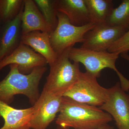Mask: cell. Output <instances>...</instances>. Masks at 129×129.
I'll return each instance as SVG.
<instances>
[{
	"label": "cell",
	"mask_w": 129,
	"mask_h": 129,
	"mask_svg": "<svg viewBox=\"0 0 129 129\" xmlns=\"http://www.w3.org/2000/svg\"><path fill=\"white\" fill-rule=\"evenodd\" d=\"M68 48L50 64V71L42 91L62 96L78 81L81 72L79 63H72L69 57Z\"/></svg>",
	"instance_id": "3"
},
{
	"label": "cell",
	"mask_w": 129,
	"mask_h": 129,
	"mask_svg": "<svg viewBox=\"0 0 129 129\" xmlns=\"http://www.w3.org/2000/svg\"><path fill=\"white\" fill-rule=\"evenodd\" d=\"M24 0H0V23L13 20L24 8Z\"/></svg>",
	"instance_id": "18"
},
{
	"label": "cell",
	"mask_w": 129,
	"mask_h": 129,
	"mask_svg": "<svg viewBox=\"0 0 129 129\" xmlns=\"http://www.w3.org/2000/svg\"><path fill=\"white\" fill-rule=\"evenodd\" d=\"M109 89L108 99L99 107L111 115L118 129H129V94L122 89L119 82Z\"/></svg>",
	"instance_id": "7"
},
{
	"label": "cell",
	"mask_w": 129,
	"mask_h": 129,
	"mask_svg": "<svg viewBox=\"0 0 129 129\" xmlns=\"http://www.w3.org/2000/svg\"><path fill=\"white\" fill-rule=\"evenodd\" d=\"M91 23L95 25L106 23L114 8L111 0H85Z\"/></svg>",
	"instance_id": "16"
},
{
	"label": "cell",
	"mask_w": 129,
	"mask_h": 129,
	"mask_svg": "<svg viewBox=\"0 0 129 129\" xmlns=\"http://www.w3.org/2000/svg\"><path fill=\"white\" fill-rule=\"evenodd\" d=\"M34 107L18 109L0 101V117L4 124L0 129H31L30 127Z\"/></svg>",
	"instance_id": "12"
},
{
	"label": "cell",
	"mask_w": 129,
	"mask_h": 129,
	"mask_svg": "<svg viewBox=\"0 0 129 129\" xmlns=\"http://www.w3.org/2000/svg\"><path fill=\"white\" fill-rule=\"evenodd\" d=\"M58 23L55 30L50 34L52 47L58 56L76 43H82L85 35L95 25L89 23L82 26L73 25L65 14L58 12Z\"/></svg>",
	"instance_id": "6"
},
{
	"label": "cell",
	"mask_w": 129,
	"mask_h": 129,
	"mask_svg": "<svg viewBox=\"0 0 129 129\" xmlns=\"http://www.w3.org/2000/svg\"><path fill=\"white\" fill-rule=\"evenodd\" d=\"M129 51V30L111 46L108 51L119 54L128 53Z\"/></svg>",
	"instance_id": "20"
},
{
	"label": "cell",
	"mask_w": 129,
	"mask_h": 129,
	"mask_svg": "<svg viewBox=\"0 0 129 129\" xmlns=\"http://www.w3.org/2000/svg\"><path fill=\"white\" fill-rule=\"evenodd\" d=\"M57 129H70V128H64L57 125ZM98 129H114V127L108 124L105 125Z\"/></svg>",
	"instance_id": "21"
},
{
	"label": "cell",
	"mask_w": 129,
	"mask_h": 129,
	"mask_svg": "<svg viewBox=\"0 0 129 129\" xmlns=\"http://www.w3.org/2000/svg\"><path fill=\"white\" fill-rule=\"evenodd\" d=\"M55 3L57 12L65 14L73 25L82 26L90 23L85 0H55Z\"/></svg>",
	"instance_id": "14"
},
{
	"label": "cell",
	"mask_w": 129,
	"mask_h": 129,
	"mask_svg": "<svg viewBox=\"0 0 129 129\" xmlns=\"http://www.w3.org/2000/svg\"><path fill=\"white\" fill-rule=\"evenodd\" d=\"M62 97L42 91L32 106L34 112L30 123V129H46L59 113Z\"/></svg>",
	"instance_id": "8"
},
{
	"label": "cell",
	"mask_w": 129,
	"mask_h": 129,
	"mask_svg": "<svg viewBox=\"0 0 129 129\" xmlns=\"http://www.w3.org/2000/svg\"><path fill=\"white\" fill-rule=\"evenodd\" d=\"M9 66V73L0 81V101L9 105L15 95H23L33 106L40 96L39 85L47 70L46 66L37 67L28 74L20 73L17 64Z\"/></svg>",
	"instance_id": "2"
},
{
	"label": "cell",
	"mask_w": 129,
	"mask_h": 129,
	"mask_svg": "<svg viewBox=\"0 0 129 129\" xmlns=\"http://www.w3.org/2000/svg\"><path fill=\"white\" fill-rule=\"evenodd\" d=\"M119 54L108 51H98L81 47L70 48L69 53L70 60L74 62L81 63L86 72L97 78L100 77L103 70L109 68L115 71L119 80L120 86L125 91H129V80L117 69L115 65Z\"/></svg>",
	"instance_id": "4"
},
{
	"label": "cell",
	"mask_w": 129,
	"mask_h": 129,
	"mask_svg": "<svg viewBox=\"0 0 129 129\" xmlns=\"http://www.w3.org/2000/svg\"><path fill=\"white\" fill-rule=\"evenodd\" d=\"M13 64L18 66L19 71L21 73L28 74L37 67L46 66L48 62L40 54L21 42L11 55L0 61V70Z\"/></svg>",
	"instance_id": "10"
},
{
	"label": "cell",
	"mask_w": 129,
	"mask_h": 129,
	"mask_svg": "<svg viewBox=\"0 0 129 129\" xmlns=\"http://www.w3.org/2000/svg\"><path fill=\"white\" fill-rule=\"evenodd\" d=\"M106 23L112 26L124 28L129 30V0H123L117 7L114 8Z\"/></svg>",
	"instance_id": "17"
},
{
	"label": "cell",
	"mask_w": 129,
	"mask_h": 129,
	"mask_svg": "<svg viewBox=\"0 0 129 129\" xmlns=\"http://www.w3.org/2000/svg\"><path fill=\"white\" fill-rule=\"evenodd\" d=\"M120 55V56L129 62V55H128V53H121Z\"/></svg>",
	"instance_id": "22"
},
{
	"label": "cell",
	"mask_w": 129,
	"mask_h": 129,
	"mask_svg": "<svg viewBox=\"0 0 129 129\" xmlns=\"http://www.w3.org/2000/svg\"><path fill=\"white\" fill-rule=\"evenodd\" d=\"M24 4L22 15V35L35 31L51 33L50 27L34 0H24Z\"/></svg>",
	"instance_id": "13"
},
{
	"label": "cell",
	"mask_w": 129,
	"mask_h": 129,
	"mask_svg": "<svg viewBox=\"0 0 129 129\" xmlns=\"http://www.w3.org/2000/svg\"><path fill=\"white\" fill-rule=\"evenodd\" d=\"M113 119L111 115L99 107L63 96L55 122L64 128L98 129Z\"/></svg>",
	"instance_id": "1"
},
{
	"label": "cell",
	"mask_w": 129,
	"mask_h": 129,
	"mask_svg": "<svg viewBox=\"0 0 129 129\" xmlns=\"http://www.w3.org/2000/svg\"><path fill=\"white\" fill-rule=\"evenodd\" d=\"M21 41L44 57L49 65L57 59L58 56L52 47L50 34L47 32L35 31L22 35Z\"/></svg>",
	"instance_id": "15"
},
{
	"label": "cell",
	"mask_w": 129,
	"mask_h": 129,
	"mask_svg": "<svg viewBox=\"0 0 129 129\" xmlns=\"http://www.w3.org/2000/svg\"><path fill=\"white\" fill-rule=\"evenodd\" d=\"M44 19L51 29L52 32L58 23L55 0H34Z\"/></svg>",
	"instance_id": "19"
},
{
	"label": "cell",
	"mask_w": 129,
	"mask_h": 129,
	"mask_svg": "<svg viewBox=\"0 0 129 129\" xmlns=\"http://www.w3.org/2000/svg\"><path fill=\"white\" fill-rule=\"evenodd\" d=\"M23 8L13 20L0 25V61L11 55L22 42Z\"/></svg>",
	"instance_id": "11"
},
{
	"label": "cell",
	"mask_w": 129,
	"mask_h": 129,
	"mask_svg": "<svg viewBox=\"0 0 129 129\" xmlns=\"http://www.w3.org/2000/svg\"><path fill=\"white\" fill-rule=\"evenodd\" d=\"M0 25H1V23H0Z\"/></svg>",
	"instance_id": "23"
},
{
	"label": "cell",
	"mask_w": 129,
	"mask_h": 129,
	"mask_svg": "<svg viewBox=\"0 0 129 129\" xmlns=\"http://www.w3.org/2000/svg\"><path fill=\"white\" fill-rule=\"evenodd\" d=\"M97 78L88 72H81L78 81L63 96L81 103L101 107L108 99L109 89L100 85Z\"/></svg>",
	"instance_id": "5"
},
{
	"label": "cell",
	"mask_w": 129,
	"mask_h": 129,
	"mask_svg": "<svg viewBox=\"0 0 129 129\" xmlns=\"http://www.w3.org/2000/svg\"><path fill=\"white\" fill-rule=\"evenodd\" d=\"M126 32L122 27L110 26L106 23L96 24L85 35L80 47L98 51H108Z\"/></svg>",
	"instance_id": "9"
}]
</instances>
